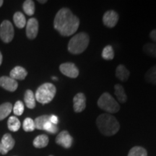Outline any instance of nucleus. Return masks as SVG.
Returning <instances> with one entry per match:
<instances>
[{"mask_svg": "<svg viewBox=\"0 0 156 156\" xmlns=\"http://www.w3.org/2000/svg\"><path fill=\"white\" fill-rule=\"evenodd\" d=\"M80 25V19L69 8H62L56 13L54 20V27L63 36H72L77 32Z\"/></svg>", "mask_w": 156, "mask_h": 156, "instance_id": "1", "label": "nucleus"}, {"mask_svg": "<svg viewBox=\"0 0 156 156\" xmlns=\"http://www.w3.org/2000/svg\"><path fill=\"white\" fill-rule=\"evenodd\" d=\"M96 124L99 131L105 136L114 135L120 128L116 119L109 114H103L98 116Z\"/></svg>", "mask_w": 156, "mask_h": 156, "instance_id": "2", "label": "nucleus"}, {"mask_svg": "<svg viewBox=\"0 0 156 156\" xmlns=\"http://www.w3.org/2000/svg\"><path fill=\"white\" fill-rule=\"evenodd\" d=\"M89 42V36L86 33H79L69 40L68 44V51L69 53L75 55L82 54L87 48Z\"/></svg>", "mask_w": 156, "mask_h": 156, "instance_id": "3", "label": "nucleus"}, {"mask_svg": "<svg viewBox=\"0 0 156 156\" xmlns=\"http://www.w3.org/2000/svg\"><path fill=\"white\" fill-rule=\"evenodd\" d=\"M56 93V88L54 84L44 83L37 89L35 97L36 100L41 104H47L54 99Z\"/></svg>", "mask_w": 156, "mask_h": 156, "instance_id": "4", "label": "nucleus"}, {"mask_svg": "<svg viewBox=\"0 0 156 156\" xmlns=\"http://www.w3.org/2000/svg\"><path fill=\"white\" fill-rule=\"evenodd\" d=\"M98 106L106 112L114 114L119 111L120 106L110 93H104L98 100Z\"/></svg>", "mask_w": 156, "mask_h": 156, "instance_id": "5", "label": "nucleus"}, {"mask_svg": "<svg viewBox=\"0 0 156 156\" xmlns=\"http://www.w3.org/2000/svg\"><path fill=\"white\" fill-rule=\"evenodd\" d=\"M14 35V28L12 23L7 20H4L0 25V38L2 41L6 44H8L12 41Z\"/></svg>", "mask_w": 156, "mask_h": 156, "instance_id": "6", "label": "nucleus"}, {"mask_svg": "<svg viewBox=\"0 0 156 156\" xmlns=\"http://www.w3.org/2000/svg\"><path fill=\"white\" fill-rule=\"evenodd\" d=\"M60 72L64 75L69 78H77L79 75V69L77 66L72 62H66L59 66Z\"/></svg>", "mask_w": 156, "mask_h": 156, "instance_id": "7", "label": "nucleus"}, {"mask_svg": "<svg viewBox=\"0 0 156 156\" xmlns=\"http://www.w3.org/2000/svg\"><path fill=\"white\" fill-rule=\"evenodd\" d=\"M119 21V15L114 10H108L103 15V24L108 28H112L116 26Z\"/></svg>", "mask_w": 156, "mask_h": 156, "instance_id": "8", "label": "nucleus"}, {"mask_svg": "<svg viewBox=\"0 0 156 156\" xmlns=\"http://www.w3.org/2000/svg\"><path fill=\"white\" fill-rule=\"evenodd\" d=\"M73 136L66 130L62 131L56 137V142L58 145H61L64 148H69L73 145Z\"/></svg>", "mask_w": 156, "mask_h": 156, "instance_id": "9", "label": "nucleus"}, {"mask_svg": "<svg viewBox=\"0 0 156 156\" xmlns=\"http://www.w3.org/2000/svg\"><path fill=\"white\" fill-rule=\"evenodd\" d=\"M38 33V22L36 18H30L26 23V36L29 39H35Z\"/></svg>", "mask_w": 156, "mask_h": 156, "instance_id": "10", "label": "nucleus"}, {"mask_svg": "<svg viewBox=\"0 0 156 156\" xmlns=\"http://www.w3.org/2000/svg\"><path fill=\"white\" fill-rule=\"evenodd\" d=\"M86 108V97L85 94L79 93L73 98V108L75 112L80 113Z\"/></svg>", "mask_w": 156, "mask_h": 156, "instance_id": "11", "label": "nucleus"}, {"mask_svg": "<svg viewBox=\"0 0 156 156\" xmlns=\"http://www.w3.org/2000/svg\"><path fill=\"white\" fill-rule=\"evenodd\" d=\"M0 144H1V153L5 155L14 147L15 142L11 134L7 133L2 136Z\"/></svg>", "mask_w": 156, "mask_h": 156, "instance_id": "12", "label": "nucleus"}, {"mask_svg": "<svg viewBox=\"0 0 156 156\" xmlns=\"http://www.w3.org/2000/svg\"><path fill=\"white\" fill-rule=\"evenodd\" d=\"M0 86L10 92H14L18 87V84L15 80L10 77L3 76L0 77Z\"/></svg>", "mask_w": 156, "mask_h": 156, "instance_id": "13", "label": "nucleus"}, {"mask_svg": "<svg viewBox=\"0 0 156 156\" xmlns=\"http://www.w3.org/2000/svg\"><path fill=\"white\" fill-rule=\"evenodd\" d=\"M9 75H10V77L15 80H23L28 75V72L26 71L25 68L20 67V66H17L11 70Z\"/></svg>", "mask_w": 156, "mask_h": 156, "instance_id": "14", "label": "nucleus"}, {"mask_svg": "<svg viewBox=\"0 0 156 156\" xmlns=\"http://www.w3.org/2000/svg\"><path fill=\"white\" fill-rule=\"evenodd\" d=\"M129 71L123 64H119L116 69V77L122 82H126L129 77Z\"/></svg>", "mask_w": 156, "mask_h": 156, "instance_id": "15", "label": "nucleus"}, {"mask_svg": "<svg viewBox=\"0 0 156 156\" xmlns=\"http://www.w3.org/2000/svg\"><path fill=\"white\" fill-rule=\"evenodd\" d=\"M114 94L117 98V100L120 103H124L127 101V96H126L124 88L120 84H116L114 85Z\"/></svg>", "mask_w": 156, "mask_h": 156, "instance_id": "16", "label": "nucleus"}, {"mask_svg": "<svg viewBox=\"0 0 156 156\" xmlns=\"http://www.w3.org/2000/svg\"><path fill=\"white\" fill-rule=\"evenodd\" d=\"M36 97L31 90H27L25 93L24 101L28 108L33 109L36 107Z\"/></svg>", "mask_w": 156, "mask_h": 156, "instance_id": "17", "label": "nucleus"}, {"mask_svg": "<svg viewBox=\"0 0 156 156\" xmlns=\"http://www.w3.org/2000/svg\"><path fill=\"white\" fill-rule=\"evenodd\" d=\"M48 136L46 134H41L37 136L34 140V146L36 148H44L48 145Z\"/></svg>", "mask_w": 156, "mask_h": 156, "instance_id": "18", "label": "nucleus"}, {"mask_svg": "<svg viewBox=\"0 0 156 156\" xmlns=\"http://www.w3.org/2000/svg\"><path fill=\"white\" fill-rule=\"evenodd\" d=\"M13 20H14L15 25L18 28H23L25 26H26V18H25V15L20 12H17L15 13L14 16H13Z\"/></svg>", "mask_w": 156, "mask_h": 156, "instance_id": "19", "label": "nucleus"}, {"mask_svg": "<svg viewBox=\"0 0 156 156\" xmlns=\"http://www.w3.org/2000/svg\"><path fill=\"white\" fill-rule=\"evenodd\" d=\"M12 109V106L10 103H5L0 105V121L5 119L10 114Z\"/></svg>", "mask_w": 156, "mask_h": 156, "instance_id": "20", "label": "nucleus"}, {"mask_svg": "<svg viewBox=\"0 0 156 156\" xmlns=\"http://www.w3.org/2000/svg\"><path fill=\"white\" fill-rule=\"evenodd\" d=\"M7 126H8L9 129L10 131L17 132L20 128L21 124L16 116H10L9 118L8 122H7Z\"/></svg>", "mask_w": 156, "mask_h": 156, "instance_id": "21", "label": "nucleus"}, {"mask_svg": "<svg viewBox=\"0 0 156 156\" xmlns=\"http://www.w3.org/2000/svg\"><path fill=\"white\" fill-rule=\"evenodd\" d=\"M23 10L28 16H31L35 12V3L32 0H26L24 2L23 5Z\"/></svg>", "mask_w": 156, "mask_h": 156, "instance_id": "22", "label": "nucleus"}, {"mask_svg": "<svg viewBox=\"0 0 156 156\" xmlns=\"http://www.w3.org/2000/svg\"><path fill=\"white\" fill-rule=\"evenodd\" d=\"M49 117L50 116H48V115H42V116L37 117L34 121L36 129H37L43 130L44 124L49 121Z\"/></svg>", "mask_w": 156, "mask_h": 156, "instance_id": "23", "label": "nucleus"}, {"mask_svg": "<svg viewBox=\"0 0 156 156\" xmlns=\"http://www.w3.org/2000/svg\"><path fill=\"white\" fill-rule=\"evenodd\" d=\"M145 80L147 83L156 85V65L152 67L145 74Z\"/></svg>", "mask_w": 156, "mask_h": 156, "instance_id": "24", "label": "nucleus"}, {"mask_svg": "<svg viewBox=\"0 0 156 156\" xmlns=\"http://www.w3.org/2000/svg\"><path fill=\"white\" fill-rule=\"evenodd\" d=\"M143 51L147 56L156 58V44L147 43L144 45Z\"/></svg>", "mask_w": 156, "mask_h": 156, "instance_id": "25", "label": "nucleus"}, {"mask_svg": "<svg viewBox=\"0 0 156 156\" xmlns=\"http://www.w3.org/2000/svg\"><path fill=\"white\" fill-rule=\"evenodd\" d=\"M127 156H147V153L145 148L135 146L130 150Z\"/></svg>", "mask_w": 156, "mask_h": 156, "instance_id": "26", "label": "nucleus"}, {"mask_svg": "<svg viewBox=\"0 0 156 156\" xmlns=\"http://www.w3.org/2000/svg\"><path fill=\"white\" fill-rule=\"evenodd\" d=\"M102 57L105 60H112L114 58V51L111 45H108L103 48Z\"/></svg>", "mask_w": 156, "mask_h": 156, "instance_id": "27", "label": "nucleus"}, {"mask_svg": "<svg viewBox=\"0 0 156 156\" xmlns=\"http://www.w3.org/2000/svg\"><path fill=\"white\" fill-rule=\"evenodd\" d=\"M23 127L25 132H33L36 129L34 121L31 118H26L23 122Z\"/></svg>", "mask_w": 156, "mask_h": 156, "instance_id": "28", "label": "nucleus"}, {"mask_svg": "<svg viewBox=\"0 0 156 156\" xmlns=\"http://www.w3.org/2000/svg\"><path fill=\"white\" fill-rule=\"evenodd\" d=\"M24 109L25 108L23 103L20 101H17L13 107V112L16 116H21L24 112Z\"/></svg>", "mask_w": 156, "mask_h": 156, "instance_id": "29", "label": "nucleus"}, {"mask_svg": "<svg viewBox=\"0 0 156 156\" xmlns=\"http://www.w3.org/2000/svg\"><path fill=\"white\" fill-rule=\"evenodd\" d=\"M43 130H45L51 134H56L58 132V127L55 124H52L51 122H50V121H48L44 124Z\"/></svg>", "mask_w": 156, "mask_h": 156, "instance_id": "30", "label": "nucleus"}, {"mask_svg": "<svg viewBox=\"0 0 156 156\" xmlns=\"http://www.w3.org/2000/svg\"><path fill=\"white\" fill-rule=\"evenodd\" d=\"M49 121L50 122H51L52 124H55V125H56V124L58 123V119L56 115H50Z\"/></svg>", "mask_w": 156, "mask_h": 156, "instance_id": "31", "label": "nucleus"}, {"mask_svg": "<svg viewBox=\"0 0 156 156\" xmlns=\"http://www.w3.org/2000/svg\"><path fill=\"white\" fill-rule=\"evenodd\" d=\"M150 37L154 42L156 43V29L151 31V34H150Z\"/></svg>", "mask_w": 156, "mask_h": 156, "instance_id": "32", "label": "nucleus"}, {"mask_svg": "<svg viewBox=\"0 0 156 156\" xmlns=\"http://www.w3.org/2000/svg\"><path fill=\"white\" fill-rule=\"evenodd\" d=\"M2 63V54L0 52V66H1Z\"/></svg>", "mask_w": 156, "mask_h": 156, "instance_id": "33", "label": "nucleus"}, {"mask_svg": "<svg viewBox=\"0 0 156 156\" xmlns=\"http://www.w3.org/2000/svg\"><path fill=\"white\" fill-rule=\"evenodd\" d=\"M38 2L39 3H41V4H44V3H46V2H47V1H46V0H44V1H41V0H38Z\"/></svg>", "mask_w": 156, "mask_h": 156, "instance_id": "34", "label": "nucleus"}, {"mask_svg": "<svg viewBox=\"0 0 156 156\" xmlns=\"http://www.w3.org/2000/svg\"><path fill=\"white\" fill-rule=\"evenodd\" d=\"M3 3H4V1H3V0H0V7H1L2 6Z\"/></svg>", "mask_w": 156, "mask_h": 156, "instance_id": "35", "label": "nucleus"}, {"mask_svg": "<svg viewBox=\"0 0 156 156\" xmlns=\"http://www.w3.org/2000/svg\"><path fill=\"white\" fill-rule=\"evenodd\" d=\"M52 79H53L54 80H57V78H56V77H52Z\"/></svg>", "mask_w": 156, "mask_h": 156, "instance_id": "36", "label": "nucleus"}, {"mask_svg": "<svg viewBox=\"0 0 156 156\" xmlns=\"http://www.w3.org/2000/svg\"><path fill=\"white\" fill-rule=\"evenodd\" d=\"M0 153H1V144H0Z\"/></svg>", "mask_w": 156, "mask_h": 156, "instance_id": "37", "label": "nucleus"}, {"mask_svg": "<svg viewBox=\"0 0 156 156\" xmlns=\"http://www.w3.org/2000/svg\"><path fill=\"white\" fill-rule=\"evenodd\" d=\"M49 156H53V155H49Z\"/></svg>", "mask_w": 156, "mask_h": 156, "instance_id": "38", "label": "nucleus"}]
</instances>
